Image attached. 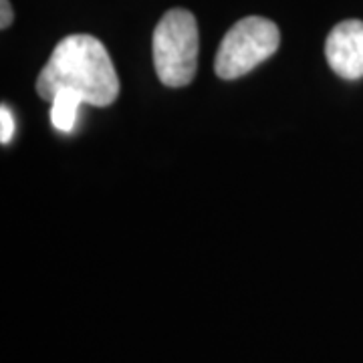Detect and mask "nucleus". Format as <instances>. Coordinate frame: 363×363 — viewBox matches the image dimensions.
<instances>
[{"label": "nucleus", "mask_w": 363, "mask_h": 363, "mask_svg": "<svg viewBox=\"0 0 363 363\" xmlns=\"http://www.w3.org/2000/svg\"><path fill=\"white\" fill-rule=\"evenodd\" d=\"M51 104L52 128L63 131V133H71V131L75 130L79 107L85 105V99L79 93H75V91L63 89L52 97Z\"/></svg>", "instance_id": "obj_5"}, {"label": "nucleus", "mask_w": 363, "mask_h": 363, "mask_svg": "<svg viewBox=\"0 0 363 363\" xmlns=\"http://www.w3.org/2000/svg\"><path fill=\"white\" fill-rule=\"evenodd\" d=\"M325 57L329 67L339 77H363V23L362 21H343L327 37Z\"/></svg>", "instance_id": "obj_4"}, {"label": "nucleus", "mask_w": 363, "mask_h": 363, "mask_svg": "<svg viewBox=\"0 0 363 363\" xmlns=\"http://www.w3.org/2000/svg\"><path fill=\"white\" fill-rule=\"evenodd\" d=\"M0 128H2V130H0V142L9 143L13 140L14 133V117L6 105L0 107Z\"/></svg>", "instance_id": "obj_6"}, {"label": "nucleus", "mask_w": 363, "mask_h": 363, "mask_svg": "<svg viewBox=\"0 0 363 363\" xmlns=\"http://www.w3.org/2000/svg\"><path fill=\"white\" fill-rule=\"evenodd\" d=\"M0 13H2L0 26H2V28H9L11 23H13V6H11L9 0H0Z\"/></svg>", "instance_id": "obj_7"}, {"label": "nucleus", "mask_w": 363, "mask_h": 363, "mask_svg": "<svg viewBox=\"0 0 363 363\" xmlns=\"http://www.w3.org/2000/svg\"><path fill=\"white\" fill-rule=\"evenodd\" d=\"M63 89L75 91L85 104L95 107H107L116 101L119 79L101 40L91 35H71L55 47L51 59L40 69L37 93L52 101Z\"/></svg>", "instance_id": "obj_1"}, {"label": "nucleus", "mask_w": 363, "mask_h": 363, "mask_svg": "<svg viewBox=\"0 0 363 363\" xmlns=\"http://www.w3.org/2000/svg\"><path fill=\"white\" fill-rule=\"evenodd\" d=\"M154 65L166 87H184L196 75L198 67V25L194 14L172 9L162 16L154 30Z\"/></svg>", "instance_id": "obj_2"}, {"label": "nucleus", "mask_w": 363, "mask_h": 363, "mask_svg": "<svg viewBox=\"0 0 363 363\" xmlns=\"http://www.w3.org/2000/svg\"><path fill=\"white\" fill-rule=\"evenodd\" d=\"M279 26L262 16H247L224 35L214 69L220 79H238L279 49Z\"/></svg>", "instance_id": "obj_3"}]
</instances>
